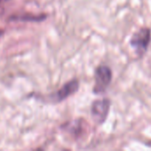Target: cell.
Listing matches in <instances>:
<instances>
[{
    "label": "cell",
    "mask_w": 151,
    "mask_h": 151,
    "mask_svg": "<svg viewBox=\"0 0 151 151\" xmlns=\"http://www.w3.org/2000/svg\"><path fill=\"white\" fill-rule=\"evenodd\" d=\"M111 79V70L105 65L99 66L95 71V85L93 88V92L96 94L104 92L110 84Z\"/></svg>",
    "instance_id": "cell-1"
},
{
    "label": "cell",
    "mask_w": 151,
    "mask_h": 151,
    "mask_svg": "<svg viewBox=\"0 0 151 151\" xmlns=\"http://www.w3.org/2000/svg\"><path fill=\"white\" fill-rule=\"evenodd\" d=\"M66 131L73 134H78L81 130V127H80V123L79 121H75V122H71L70 124H68L66 125V127L64 126Z\"/></svg>",
    "instance_id": "cell-6"
},
{
    "label": "cell",
    "mask_w": 151,
    "mask_h": 151,
    "mask_svg": "<svg viewBox=\"0 0 151 151\" xmlns=\"http://www.w3.org/2000/svg\"><path fill=\"white\" fill-rule=\"evenodd\" d=\"M150 42V30L149 28H142L133 35L131 39V45L139 55H142L148 50Z\"/></svg>",
    "instance_id": "cell-2"
},
{
    "label": "cell",
    "mask_w": 151,
    "mask_h": 151,
    "mask_svg": "<svg viewBox=\"0 0 151 151\" xmlns=\"http://www.w3.org/2000/svg\"><path fill=\"white\" fill-rule=\"evenodd\" d=\"M45 19L44 15H31V14H21L15 15L10 18L11 20H20V21H42Z\"/></svg>",
    "instance_id": "cell-5"
},
{
    "label": "cell",
    "mask_w": 151,
    "mask_h": 151,
    "mask_svg": "<svg viewBox=\"0 0 151 151\" xmlns=\"http://www.w3.org/2000/svg\"><path fill=\"white\" fill-rule=\"evenodd\" d=\"M110 107V102L109 99H102V100H97L92 104V116L93 119L99 123H103L108 116V113L109 111Z\"/></svg>",
    "instance_id": "cell-3"
},
{
    "label": "cell",
    "mask_w": 151,
    "mask_h": 151,
    "mask_svg": "<svg viewBox=\"0 0 151 151\" xmlns=\"http://www.w3.org/2000/svg\"><path fill=\"white\" fill-rule=\"evenodd\" d=\"M78 88H79V82L77 80H73V81L67 82L54 95L55 101L56 102H61V101L65 100L69 96L75 94L78 90Z\"/></svg>",
    "instance_id": "cell-4"
}]
</instances>
